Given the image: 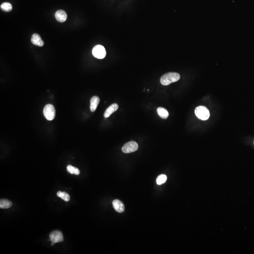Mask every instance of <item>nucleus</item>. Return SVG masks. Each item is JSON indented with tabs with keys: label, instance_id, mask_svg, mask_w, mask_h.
I'll return each instance as SVG.
<instances>
[{
	"label": "nucleus",
	"instance_id": "obj_4",
	"mask_svg": "<svg viewBox=\"0 0 254 254\" xmlns=\"http://www.w3.org/2000/svg\"><path fill=\"white\" fill-rule=\"evenodd\" d=\"M92 54L96 59H103L106 56V49L102 45H98L92 49Z\"/></svg>",
	"mask_w": 254,
	"mask_h": 254
},
{
	"label": "nucleus",
	"instance_id": "obj_11",
	"mask_svg": "<svg viewBox=\"0 0 254 254\" xmlns=\"http://www.w3.org/2000/svg\"><path fill=\"white\" fill-rule=\"evenodd\" d=\"M100 102V99L98 96H94L91 99L90 109L92 112L95 111Z\"/></svg>",
	"mask_w": 254,
	"mask_h": 254
},
{
	"label": "nucleus",
	"instance_id": "obj_15",
	"mask_svg": "<svg viewBox=\"0 0 254 254\" xmlns=\"http://www.w3.org/2000/svg\"><path fill=\"white\" fill-rule=\"evenodd\" d=\"M67 171L71 174H75L76 175H79L80 173V171L78 168L73 166L69 165L67 167Z\"/></svg>",
	"mask_w": 254,
	"mask_h": 254
},
{
	"label": "nucleus",
	"instance_id": "obj_16",
	"mask_svg": "<svg viewBox=\"0 0 254 254\" xmlns=\"http://www.w3.org/2000/svg\"><path fill=\"white\" fill-rule=\"evenodd\" d=\"M1 10L5 12H9L12 9V6L9 2H4L1 5Z\"/></svg>",
	"mask_w": 254,
	"mask_h": 254
},
{
	"label": "nucleus",
	"instance_id": "obj_12",
	"mask_svg": "<svg viewBox=\"0 0 254 254\" xmlns=\"http://www.w3.org/2000/svg\"><path fill=\"white\" fill-rule=\"evenodd\" d=\"M158 114L160 117L162 119H166L168 118L169 115L168 112L165 108L163 107H159L157 109Z\"/></svg>",
	"mask_w": 254,
	"mask_h": 254
},
{
	"label": "nucleus",
	"instance_id": "obj_3",
	"mask_svg": "<svg viewBox=\"0 0 254 254\" xmlns=\"http://www.w3.org/2000/svg\"><path fill=\"white\" fill-rule=\"evenodd\" d=\"M44 114L47 120L52 121L55 117L56 115L55 109L54 106L51 104H48L45 106Z\"/></svg>",
	"mask_w": 254,
	"mask_h": 254
},
{
	"label": "nucleus",
	"instance_id": "obj_7",
	"mask_svg": "<svg viewBox=\"0 0 254 254\" xmlns=\"http://www.w3.org/2000/svg\"><path fill=\"white\" fill-rule=\"evenodd\" d=\"M55 18L59 22H64L67 19V14L63 10H59L56 12Z\"/></svg>",
	"mask_w": 254,
	"mask_h": 254
},
{
	"label": "nucleus",
	"instance_id": "obj_17",
	"mask_svg": "<svg viewBox=\"0 0 254 254\" xmlns=\"http://www.w3.org/2000/svg\"><path fill=\"white\" fill-rule=\"evenodd\" d=\"M167 177L165 175L162 174L159 176L156 179V183L157 185H161L166 182Z\"/></svg>",
	"mask_w": 254,
	"mask_h": 254
},
{
	"label": "nucleus",
	"instance_id": "obj_2",
	"mask_svg": "<svg viewBox=\"0 0 254 254\" xmlns=\"http://www.w3.org/2000/svg\"><path fill=\"white\" fill-rule=\"evenodd\" d=\"M195 115L199 119L203 121L208 120L210 116L209 111L204 106H199L195 110Z\"/></svg>",
	"mask_w": 254,
	"mask_h": 254
},
{
	"label": "nucleus",
	"instance_id": "obj_13",
	"mask_svg": "<svg viewBox=\"0 0 254 254\" xmlns=\"http://www.w3.org/2000/svg\"><path fill=\"white\" fill-rule=\"evenodd\" d=\"M12 203L7 199H1L0 200V208L6 209L11 208Z\"/></svg>",
	"mask_w": 254,
	"mask_h": 254
},
{
	"label": "nucleus",
	"instance_id": "obj_5",
	"mask_svg": "<svg viewBox=\"0 0 254 254\" xmlns=\"http://www.w3.org/2000/svg\"><path fill=\"white\" fill-rule=\"evenodd\" d=\"M49 238L52 242V246H53L54 244L62 242L63 240V233L59 230H56L52 232L49 234Z\"/></svg>",
	"mask_w": 254,
	"mask_h": 254
},
{
	"label": "nucleus",
	"instance_id": "obj_1",
	"mask_svg": "<svg viewBox=\"0 0 254 254\" xmlns=\"http://www.w3.org/2000/svg\"><path fill=\"white\" fill-rule=\"evenodd\" d=\"M180 79V75L179 73L171 72L164 74L161 78L160 81L163 85L167 86L172 83L178 81Z\"/></svg>",
	"mask_w": 254,
	"mask_h": 254
},
{
	"label": "nucleus",
	"instance_id": "obj_14",
	"mask_svg": "<svg viewBox=\"0 0 254 254\" xmlns=\"http://www.w3.org/2000/svg\"><path fill=\"white\" fill-rule=\"evenodd\" d=\"M57 196L61 198V199L65 200V201L68 202L69 201L70 199V197L69 195L65 192H61V191H59L57 193Z\"/></svg>",
	"mask_w": 254,
	"mask_h": 254
},
{
	"label": "nucleus",
	"instance_id": "obj_9",
	"mask_svg": "<svg viewBox=\"0 0 254 254\" xmlns=\"http://www.w3.org/2000/svg\"><path fill=\"white\" fill-rule=\"evenodd\" d=\"M113 207L118 212L121 213L124 210L125 207L123 203L119 200H114L113 201Z\"/></svg>",
	"mask_w": 254,
	"mask_h": 254
},
{
	"label": "nucleus",
	"instance_id": "obj_10",
	"mask_svg": "<svg viewBox=\"0 0 254 254\" xmlns=\"http://www.w3.org/2000/svg\"><path fill=\"white\" fill-rule=\"evenodd\" d=\"M119 108V106L117 103H113L106 110L104 113V117L105 118H108L112 113L116 111Z\"/></svg>",
	"mask_w": 254,
	"mask_h": 254
},
{
	"label": "nucleus",
	"instance_id": "obj_6",
	"mask_svg": "<svg viewBox=\"0 0 254 254\" xmlns=\"http://www.w3.org/2000/svg\"><path fill=\"white\" fill-rule=\"evenodd\" d=\"M138 148V145L136 142L131 141L125 143L122 147V151L125 153L135 152Z\"/></svg>",
	"mask_w": 254,
	"mask_h": 254
},
{
	"label": "nucleus",
	"instance_id": "obj_8",
	"mask_svg": "<svg viewBox=\"0 0 254 254\" xmlns=\"http://www.w3.org/2000/svg\"><path fill=\"white\" fill-rule=\"evenodd\" d=\"M31 42L36 46L42 47L44 46V42L39 34H34L32 35Z\"/></svg>",
	"mask_w": 254,
	"mask_h": 254
}]
</instances>
